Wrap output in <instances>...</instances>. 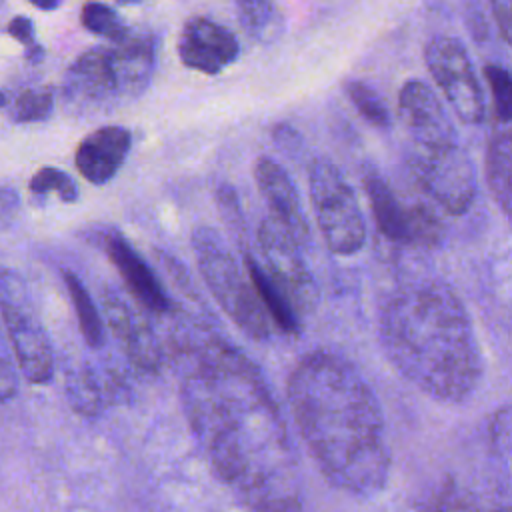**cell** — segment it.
Returning a JSON list of instances; mask_svg holds the SVG:
<instances>
[{"instance_id": "cell-1", "label": "cell", "mask_w": 512, "mask_h": 512, "mask_svg": "<svg viewBox=\"0 0 512 512\" xmlns=\"http://www.w3.org/2000/svg\"><path fill=\"white\" fill-rule=\"evenodd\" d=\"M180 336V402L214 476L246 508H302L298 456L258 366L210 330Z\"/></svg>"}, {"instance_id": "cell-2", "label": "cell", "mask_w": 512, "mask_h": 512, "mask_svg": "<svg viewBox=\"0 0 512 512\" xmlns=\"http://www.w3.org/2000/svg\"><path fill=\"white\" fill-rule=\"evenodd\" d=\"M292 420L326 482L372 498L390 476V448L380 400L344 354L318 348L302 356L286 386Z\"/></svg>"}, {"instance_id": "cell-3", "label": "cell", "mask_w": 512, "mask_h": 512, "mask_svg": "<svg viewBox=\"0 0 512 512\" xmlns=\"http://www.w3.org/2000/svg\"><path fill=\"white\" fill-rule=\"evenodd\" d=\"M378 336L394 370L438 402H464L480 384L482 354L472 318L440 278L398 282L380 304Z\"/></svg>"}, {"instance_id": "cell-4", "label": "cell", "mask_w": 512, "mask_h": 512, "mask_svg": "<svg viewBox=\"0 0 512 512\" xmlns=\"http://www.w3.org/2000/svg\"><path fill=\"white\" fill-rule=\"evenodd\" d=\"M156 68V36L146 28L82 52L62 80V104L76 116L106 114L136 100Z\"/></svg>"}, {"instance_id": "cell-5", "label": "cell", "mask_w": 512, "mask_h": 512, "mask_svg": "<svg viewBox=\"0 0 512 512\" xmlns=\"http://www.w3.org/2000/svg\"><path fill=\"white\" fill-rule=\"evenodd\" d=\"M190 242L200 276L224 314L250 340H270L274 322L264 308L248 270L244 272L240 268L222 234L210 226H198L194 228Z\"/></svg>"}, {"instance_id": "cell-6", "label": "cell", "mask_w": 512, "mask_h": 512, "mask_svg": "<svg viewBox=\"0 0 512 512\" xmlns=\"http://www.w3.org/2000/svg\"><path fill=\"white\" fill-rule=\"evenodd\" d=\"M308 194L326 248L338 256H354L366 244V218L360 202L336 164L314 158L308 168Z\"/></svg>"}, {"instance_id": "cell-7", "label": "cell", "mask_w": 512, "mask_h": 512, "mask_svg": "<svg viewBox=\"0 0 512 512\" xmlns=\"http://www.w3.org/2000/svg\"><path fill=\"white\" fill-rule=\"evenodd\" d=\"M408 166L422 192L452 216L466 214L478 196L476 166L468 150L458 144L410 146Z\"/></svg>"}, {"instance_id": "cell-8", "label": "cell", "mask_w": 512, "mask_h": 512, "mask_svg": "<svg viewBox=\"0 0 512 512\" xmlns=\"http://www.w3.org/2000/svg\"><path fill=\"white\" fill-rule=\"evenodd\" d=\"M24 282L12 270L2 274V322L14 362L30 384H46L54 376V350L50 338L32 314Z\"/></svg>"}, {"instance_id": "cell-9", "label": "cell", "mask_w": 512, "mask_h": 512, "mask_svg": "<svg viewBox=\"0 0 512 512\" xmlns=\"http://www.w3.org/2000/svg\"><path fill=\"white\" fill-rule=\"evenodd\" d=\"M372 218L382 236L400 244L434 248L444 238L440 216L424 202H404L374 170L362 176Z\"/></svg>"}, {"instance_id": "cell-10", "label": "cell", "mask_w": 512, "mask_h": 512, "mask_svg": "<svg viewBox=\"0 0 512 512\" xmlns=\"http://www.w3.org/2000/svg\"><path fill=\"white\" fill-rule=\"evenodd\" d=\"M424 60L456 118L478 126L486 118V100L464 44L454 36H436L424 48Z\"/></svg>"}, {"instance_id": "cell-11", "label": "cell", "mask_w": 512, "mask_h": 512, "mask_svg": "<svg viewBox=\"0 0 512 512\" xmlns=\"http://www.w3.org/2000/svg\"><path fill=\"white\" fill-rule=\"evenodd\" d=\"M258 260L290 298L296 312L308 316L318 304V284L302 256V244L272 216L258 226Z\"/></svg>"}, {"instance_id": "cell-12", "label": "cell", "mask_w": 512, "mask_h": 512, "mask_svg": "<svg viewBox=\"0 0 512 512\" xmlns=\"http://www.w3.org/2000/svg\"><path fill=\"white\" fill-rule=\"evenodd\" d=\"M398 112L410 146L436 148L460 142L458 130L444 104L422 80H408L400 88Z\"/></svg>"}, {"instance_id": "cell-13", "label": "cell", "mask_w": 512, "mask_h": 512, "mask_svg": "<svg viewBox=\"0 0 512 512\" xmlns=\"http://www.w3.org/2000/svg\"><path fill=\"white\" fill-rule=\"evenodd\" d=\"M100 240L108 260L114 264L128 292L138 300L142 308H146L152 314L174 312V302L164 290L162 282L148 266V262L134 250V246L122 234L108 230Z\"/></svg>"}, {"instance_id": "cell-14", "label": "cell", "mask_w": 512, "mask_h": 512, "mask_svg": "<svg viewBox=\"0 0 512 512\" xmlns=\"http://www.w3.org/2000/svg\"><path fill=\"white\" fill-rule=\"evenodd\" d=\"M240 54L236 36L208 18H192L184 24L178 40V56L184 66L202 74H218Z\"/></svg>"}, {"instance_id": "cell-15", "label": "cell", "mask_w": 512, "mask_h": 512, "mask_svg": "<svg viewBox=\"0 0 512 512\" xmlns=\"http://www.w3.org/2000/svg\"><path fill=\"white\" fill-rule=\"evenodd\" d=\"M254 180L272 218L302 246H306L310 242V226L302 210L298 188L284 166L270 156H260L254 166Z\"/></svg>"}, {"instance_id": "cell-16", "label": "cell", "mask_w": 512, "mask_h": 512, "mask_svg": "<svg viewBox=\"0 0 512 512\" xmlns=\"http://www.w3.org/2000/svg\"><path fill=\"white\" fill-rule=\"evenodd\" d=\"M102 310L132 366L142 372H156L162 362V352L150 324L144 322L112 288L102 290Z\"/></svg>"}, {"instance_id": "cell-17", "label": "cell", "mask_w": 512, "mask_h": 512, "mask_svg": "<svg viewBox=\"0 0 512 512\" xmlns=\"http://www.w3.org/2000/svg\"><path fill=\"white\" fill-rule=\"evenodd\" d=\"M132 146V134L124 126H102L86 134L74 152L76 168L94 186L110 182L122 168Z\"/></svg>"}, {"instance_id": "cell-18", "label": "cell", "mask_w": 512, "mask_h": 512, "mask_svg": "<svg viewBox=\"0 0 512 512\" xmlns=\"http://www.w3.org/2000/svg\"><path fill=\"white\" fill-rule=\"evenodd\" d=\"M242 262L254 282V288L268 310L274 326L288 334V336H298L302 332V318L292 306L290 298L284 294V290L278 286V282L270 276V272L262 266L258 256H254L252 250L244 248L242 250Z\"/></svg>"}, {"instance_id": "cell-19", "label": "cell", "mask_w": 512, "mask_h": 512, "mask_svg": "<svg viewBox=\"0 0 512 512\" xmlns=\"http://www.w3.org/2000/svg\"><path fill=\"white\" fill-rule=\"evenodd\" d=\"M486 182L494 202L512 226V122L504 124L488 144Z\"/></svg>"}, {"instance_id": "cell-20", "label": "cell", "mask_w": 512, "mask_h": 512, "mask_svg": "<svg viewBox=\"0 0 512 512\" xmlns=\"http://www.w3.org/2000/svg\"><path fill=\"white\" fill-rule=\"evenodd\" d=\"M488 444L498 498L504 508H512V404L494 412L488 426Z\"/></svg>"}, {"instance_id": "cell-21", "label": "cell", "mask_w": 512, "mask_h": 512, "mask_svg": "<svg viewBox=\"0 0 512 512\" xmlns=\"http://www.w3.org/2000/svg\"><path fill=\"white\" fill-rule=\"evenodd\" d=\"M66 398L78 414L94 416L104 408L106 396L116 394V386L104 384L98 372L90 364L68 368L66 372Z\"/></svg>"}, {"instance_id": "cell-22", "label": "cell", "mask_w": 512, "mask_h": 512, "mask_svg": "<svg viewBox=\"0 0 512 512\" xmlns=\"http://www.w3.org/2000/svg\"><path fill=\"white\" fill-rule=\"evenodd\" d=\"M62 280L68 288V294H70V300H72V308H74V314H76V320H78V328H80V334L84 338V342L98 350L104 346L106 342V332H104V320L88 292V288L84 286V282L72 272V270H62Z\"/></svg>"}, {"instance_id": "cell-23", "label": "cell", "mask_w": 512, "mask_h": 512, "mask_svg": "<svg viewBox=\"0 0 512 512\" xmlns=\"http://www.w3.org/2000/svg\"><path fill=\"white\" fill-rule=\"evenodd\" d=\"M236 18L258 42H270L282 30V16L272 0H236Z\"/></svg>"}, {"instance_id": "cell-24", "label": "cell", "mask_w": 512, "mask_h": 512, "mask_svg": "<svg viewBox=\"0 0 512 512\" xmlns=\"http://www.w3.org/2000/svg\"><path fill=\"white\" fill-rule=\"evenodd\" d=\"M4 108L14 124H32L46 120L54 110V94L50 88H24L12 98L4 96Z\"/></svg>"}, {"instance_id": "cell-25", "label": "cell", "mask_w": 512, "mask_h": 512, "mask_svg": "<svg viewBox=\"0 0 512 512\" xmlns=\"http://www.w3.org/2000/svg\"><path fill=\"white\" fill-rule=\"evenodd\" d=\"M344 92L348 96V100L354 104V108L358 110V114L372 124L374 128H390L392 118H390V110L386 106V102L382 100V96L366 82L362 80H346L344 82Z\"/></svg>"}, {"instance_id": "cell-26", "label": "cell", "mask_w": 512, "mask_h": 512, "mask_svg": "<svg viewBox=\"0 0 512 512\" xmlns=\"http://www.w3.org/2000/svg\"><path fill=\"white\" fill-rule=\"evenodd\" d=\"M80 22L88 32L112 42H120L130 34V28L122 22L118 12L102 2H86L80 12Z\"/></svg>"}, {"instance_id": "cell-27", "label": "cell", "mask_w": 512, "mask_h": 512, "mask_svg": "<svg viewBox=\"0 0 512 512\" xmlns=\"http://www.w3.org/2000/svg\"><path fill=\"white\" fill-rule=\"evenodd\" d=\"M28 190L32 194H48L54 192L62 202L72 204L78 200V186L70 174L60 168L44 166L40 168L28 182Z\"/></svg>"}, {"instance_id": "cell-28", "label": "cell", "mask_w": 512, "mask_h": 512, "mask_svg": "<svg viewBox=\"0 0 512 512\" xmlns=\"http://www.w3.org/2000/svg\"><path fill=\"white\" fill-rule=\"evenodd\" d=\"M484 78L492 94L496 118L502 124H510L512 122V74L498 64H488L484 66Z\"/></svg>"}, {"instance_id": "cell-29", "label": "cell", "mask_w": 512, "mask_h": 512, "mask_svg": "<svg viewBox=\"0 0 512 512\" xmlns=\"http://www.w3.org/2000/svg\"><path fill=\"white\" fill-rule=\"evenodd\" d=\"M490 282L496 298L512 314V244H504L490 260Z\"/></svg>"}, {"instance_id": "cell-30", "label": "cell", "mask_w": 512, "mask_h": 512, "mask_svg": "<svg viewBox=\"0 0 512 512\" xmlns=\"http://www.w3.org/2000/svg\"><path fill=\"white\" fill-rule=\"evenodd\" d=\"M488 2L500 34L512 48V0H488Z\"/></svg>"}, {"instance_id": "cell-31", "label": "cell", "mask_w": 512, "mask_h": 512, "mask_svg": "<svg viewBox=\"0 0 512 512\" xmlns=\"http://www.w3.org/2000/svg\"><path fill=\"white\" fill-rule=\"evenodd\" d=\"M6 32H8L12 38H16L18 42H22V44H24V50L38 44L36 38H34V24H32V20L26 18V16H14V18L8 22Z\"/></svg>"}, {"instance_id": "cell-32", "label": "cell", "mask_w": 512, "mask_h": 512, "mask_svg": "<svg viewBox=\"0 0 512 512\" xmlns=\"http://www.w3.org/2000/svg\"><path fill=\"white\" fill-rule=\"evenodd\" d=\"M0 384H2V402H8L12 398V394L18 388V378H16V370L12 368L10 356H8V342L4 344V352H2V376H0Z\"/></svg>"}, {"instance_id": "cell-33", "label": "cell", "mask_w": 512, "mask_h": 512, "mask_svg": "<svg viewBox=\"0 0 512 512\" xmlns=\"http://www.w3.org/2000/svg\"><path fill=\"white\" fill-rule=\"evenodd\" d=\"M16 204H18L16 192H14L12 188L4 186V190H2V218H4V224L8 222V214H10V210H12Z\"/></svg>"}, {"instance_id": "cell-34", "label": "cell", "mask_w": 512, "mask_h": 512, "mask_svg": "<svg viewBox=\"0 0 512 512\" xmlns=\"http://www.w3.org/2000/svg\"><path fill=\"white\" fill-rule=\"evenodd\" d=\"M40 10H56L60 6V0H30Z\"/></svg>"}, {"instance_id": "cell-35", "label": "cell", "mask_w": 512, "mask_h": 512, "mask_svg": "<svg viewBox=\"0 0 512 512\" xmlns=\"http://www.w3.org/2000/svg\"><path fill=\"white\" fill-rule=\"evenodd\" d=\"M118 2H122V4H132V2H138V0H118Z\"/></svg>"}]
</instances>
